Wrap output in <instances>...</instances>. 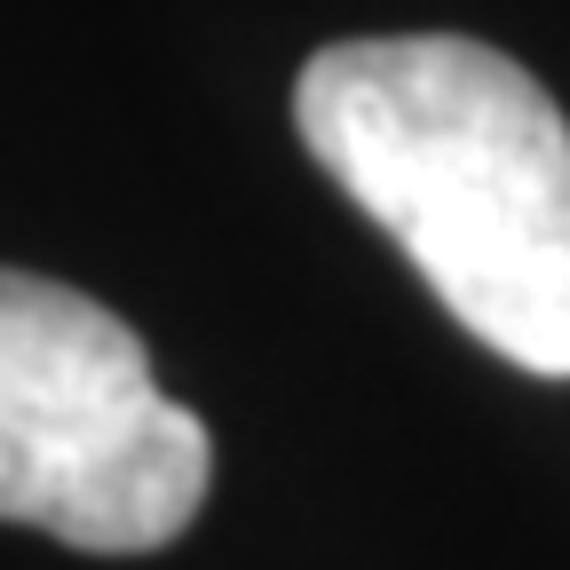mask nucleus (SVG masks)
I'll list each match as a JSON object with an SVG mask.
<instances>
[{
  "label": "nucleus",
  "instance_id": "nucleus-2",
  "mask_svg": "<svg viewBox=\"0 0 570 570\" xmlns=\"http://www.w3.org/2000/svg\"><path fill=\"white\" fill-rule=\"evenodd\" d=\"M214 444L151 381V348L104 302L0 269V523L80 554H151L206 508Z\"/></svg>",
  "mask_w": 570,
  "mask_h": 570
},
{
  "label": "nucleus",
  "instance_id": "nucleus-1",
  "mask_svg": "<svg viewBox=\"0 0 570 570\" xmlns=\"http://www.w3.org/2000/svg\"><path fill=\"white\" fill-rule=\"evenodd\" d=\"M294 127L491 356L570 381V119L515 56L333 40L294 80Z\"/></svg>",
  "mask_w": 570,
  "mask_h": 570
}]
</instances>
